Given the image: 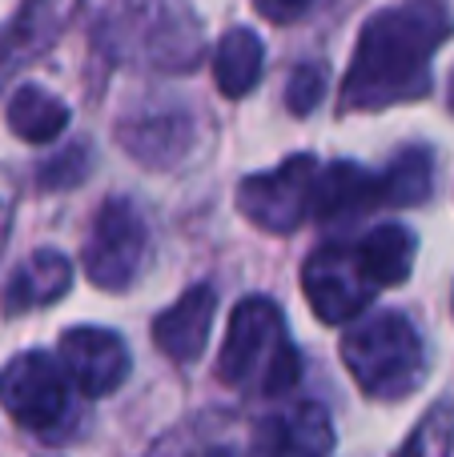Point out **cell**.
Here are the masks:
<instances>
[{
	"instance_id": "17",
	"label": "cell",
	"mask_w": 454,
	"mask_h": 457,
	"mask_svg": "<svg viewBox=\"0 0 454 457\" xmlns=\"http://www.w3.org/2000/svg\"><path fill=\"white\" fill-rule=\"evenodd\" d=\"M265 69V45L254 29L246 24H233L222 40H217V53H214V80L225 96H246L254 93V85L262 80Z\"/></svg>"
},
{
	"instance_id": "20",
	"label": "cell",
	"mask_w": 454,
	"mask_h": 457,
	"mask_svg": "<svg viewBox=\"0 0 454 457\" xmlns=\"http://www.w3.org/2000/svg\"><path fill=\"white\" fill-rule=\"evenodd\" d=\"M149 457H257V453H254V442L238 445L233 437H217L193 421V426H181L177 434L161 437Z\"/></svg>"
},
{
	"instance_id": "13",
	"label": "cell",
	"mask_w": 454,
	"mask_h": 457,
	"mask_svg": "<svg viewBox=\"0 0 454 457\" xmlns=\"http://www.w3.org/2000/svg\"><path fill=\"white\" fill-rule=\"evenodd\" d=\"M72 12H77L72 4H48V0L16 8V16L0 29V88H4V80H13L21 72L24 61L53 48V40L72 21Z\"/></svg>"
},
{
	"instance_id": "14",
	"label": "cell",
	"mask_w": 454,
	"mask_h": 457,
	"mask_svg": "<svg viewBox=\"0 0 454 457\" xmlns=\"http://www.w3.org/2000/svg\"><path fill=\"white\" fill-rule=\"evenodd\" d=\"M72 285V261L61 249H37L13 269V277L4 281V297L0 309L8 317L32 313V309H45L53 301H61Z\"/></svg>"
},
{
	"instance_id": "15",
	"label": "cell",
	"mask_w": 454,
	"mask_h": 457,
	"mask_svg": "<svg viewBox=\"0 0 454 457\" xmlns=\"http://www.w3.org/2000/svg\"><path fill=\"white\" fill-rule=\"evenodd\" d=\"M374 205H383V189H378L374 173L350 165V161H334V165L318 169L310 217H318V221H350V217H366Z\"/></svg>"
},
{
	"instance_id": "16",
	"label": "cell",
	"mask_w": 454,
	"mask_h": 457,
	"mask_svg": "<svg viewBox=\"0 0 454 457\" xmlns=\"http://www.w3.org/2000/svg\"><path fill=\"white\" fill-rule=\"evenodd\" d=\"M358 249V265L366 273V281L374 289H386V285H402L415 269V253H418V237L410 233L407 225H378L362 237Z\"/></svg>"
},
{
	"instance_id": "9",
	"label": "cell",
	"mask_w": 454,
	"mask_h": 457,
	"mask_svg": "<svg viewBox=\"0 0 454 457\" xmlns=\"http://www.w3.org/2000/svg\"><path fill=\"white\" fill-rule=\"evenodd\" d=\"M193 141H198V125L185 109H157V112H137L117 125V145L137 157L145 169H173L189 157Z\"/></svg>"
},
{
	"instance_id": "2",
	"label": "cell",
	"mask_w": 454,
	"mask_h": 457,
	"mask_svg": "<svg viewBox=\"0 0 454 457\" xmlns=\"http://www.w3.org/2000/svg\"><path fill=\"white\" fill-rule=\"evenodd\" d=\"M302 357L286 333V317L270 297H246L230 313L222 353H217V378L241 394L282 397L298 386Z\"/></svg>"
},
{
	"instance_id": "10",
	"label": "cell",
	"mask_w": 454,
	"mask_h": 457,
	"mask_svg": "<svg viewBox=\"0 0 454 457\" xmlns=\"http://www.w3.org/2000/svg\"><path fill=\"white\" fill-rule=\"evenodd\" d=\"M257 457H326L334 450V426L318 402H302L290 413L262 418L249 429Z\"/></svg>"
},
{
	"instance_id": "7",
	"label": "cell",
	"mask_w": 454,
	"mask_h": 457,
	"mask_svg": "<svg viewBox=\"0 0 454 457\" xmlns=\"http://www.w3.org/2000/svg\"><path fill=\"white\" fill-rule=\"evenodd\" d=\"M0 405L24 429H48L53 421H61L69 405V386L56 357H48L45 349L16 353L0 373Z\"/></svg>"
},
{
	"instance_id": "8",
	"label": "cell",
	"mask_w": 454,
	"mask_h": 457,
	"mask_svg": "<svg viewBox=\"0 0 454 457\" xmlns=\"http://www.w3.org/2000/svg\"><path fill=\"white\" fill-rule=\"evenodd\" d=\"M56 365L85 397H109L125 386L133 357L113 329L77 325V329H64L56 341Z\"/></svg>"
},
{
	"instance_id": "27",
	"label": "cell",
	"mask_w": 454,
	"mask_h": 457,
	"mask_svg": "<svg viewBox=\"0 0 454 457\" xmlns=\"http://www.w3.org/2000/svg\"><path fill=\"white\" fill-rule=\"evenodd\" d=\"M450 309H454V297H450Z\"/></svg>"
},
{
	"instance_id": "23",
	"label": "cell",
	"mask_w": 454,
	"mask_h": 457,
	"mask_svg": "<svg viewBox=\"0 0 454 457\" xmlns=\"http://www.w3.org/2000/svg\"><path fill=\"white\" fill-rule=\"evenodd\" d=\"M322 96H326V69H322L318 61L298 64V69L290 72V85H286L290 112H298V117H310V112L318 109Z\"/></svg>"
},
{
	"instance_id": "6",
	"label": "cell",
	"mask_w": 454,
	"mask_h": 457,
	"mask_svg": "<svg viewBox=\"0 0 454 457\" xmlns=\"http://www.w3.org/2000/svg\"><path fill=\"white\" fill-rule=\"evenodd\" d=\"M302 289L310 301L314 317L322 325H346L358 321V313L374 301V285L366 281L358 265V249L346 241H330L314 249L302 265Z\"/></svg>"
},
{
	"instance_id": "25",
	"label": "cell",
	"mask_w": 454,
	"mask_h": 457,
	"mask_svg": "<svg viewBox=\"0 0 454 457\" xmlns=\"http://www.w3.org/2000/svg\"><path fill=\"white\" fill-rule=\"evenodd\" d=\"M257 12H262L265 21H273V24H286V21H298V16L310 12V4H306V0H298V4H273V0H257Z\"/></svg>"
},
{
	"instance_id": "22",
	"label": "cell",
	"mask_w": 454,
	"mask_h": 457,
	"mask_svg": "<svg viewBox=\"0 0 454 457\" xmlns=\"http://www.w3.org/2000/svg\"><path fill=\"white\" fill-rule=\"evenodd\" d=\"M88 173H93V149L88 145H69L53 161H45V169L37 173V185L40 189H72Z\"/></svg>"
},
{
	"instance_id": "4",
	"label": "cell",
	"mask_w": 454,
	"mask_h": 457,
	"mask_svg": "<svg viewBox=\"0 0 454 457\" xmlns=\"http://www.w3.org/2000/svg\"><path fill=\"white\" fill-rule=\"evenodd\" d=\"M145 257H149V221L141 205L129 197H109L93 217V228L85 237V277L97 289L121 293L141 277Z\"/></svg>"
},
{
	"instance_id": "3",
	"label": "cell",
	"mask_w": 454,
	"mask_h": 457,
	"mask_svg": "<svg viewBox=\"0 0 454 457\" xmlns=\"http://www.w3.org/2000/svg\"><path fill=\"white\" fill-rule=\"evenodd\" d=\"M342 365L370 402H407L426 378V345L407 313L383 309L346 329Z\"/></svg>"
},
{
	"instance_id": "1",
	"label": "cell",
	"mask_w": 454,
	"mask_h": 457,
	"mask_svg": "<svg viewBox=\"0 0 454 457\" xmlns=\"http://www.w3.org/2000/svg\"><path fill=\"white\" fill-rule=\"evenodd\" d=\"M450 29V12L431 0L378 8L358 32L354 64L342 85V104L350 112H378L386 104L426 96L431 56L442 48Z\"/></svg>"
},
{
	"instance_id": "24",
	"label": "cell",
	"mask_w": 454,
	"mask_h": 457,
	"mask_svg": "<svg viewBox=\"0 0 454 457\" xmlns=\"http://www.w3.org/2000/svg\"><path fill=\"white\" fill-rule=\"evenodd\" d=\"M13 213H16V181L8 173H0V253H4V245H8Z\"/></svg>"
},
{
	"instance_id": "11",
	"label": "cell",
	"mask_w": 454,
	"mask_h": 457,
	"mask_svg": "<svg viewBox=\"0 0 454 457\" xmlns=\"http://www.w3.org/2000/svg\"><path fill=\"white\" fill-rule=\"evenodd\" d=\"M129 24L145 37V61L153 69L185 72L201 56V21L189 8H125Z\"/></svg>"
},
{
	"instance_id": "21",
	"label": "cell",
	"mask_w": 454,
	"mask_h": 457,
	"mask_svg": "<svg viewBox=\"0 0 454 457\" xmlns=\"http://www.w3.org/2000/svg\"><path fill=\"white\" fill-rule=\"evenodd\" d=\"M450 450H454V405L439 402L410 429L399 457H450Z\"/></svg>"
},
{
	"instance_id": "26",
	"label": "cell",
	"mask_w": 454,
	"mask_h": 457,
	"mask_svg": "<svg viewBox=\"0 0 454 457\" xmlns=\"http://www.w3.org/2000/svg\"><path fill=\"white\" fill-rule=\"evenodd\" d=\"M447 104H450V112H454V77H450V96H447Z\"/></svg>"
},
{
	"instance_id": "18",
	"label": "cell",
	"mask_w": 454,
	"mask_h": 457,
	"mask_svg": "<svg viewBox=\"0 0 454 457\" xmlns=\"http://www.w3.org/2000/svg\"><path fill=\"white\" fill-rule=\"evenodd\" d=\"M4 117H8V129L24 145H45V141H56L69 129V104L40 85H21L8 96Z\"/></svg>"
},
{
	"instance_id": "12",
	"label": "cell",
	"mask_w": 454,
	"mask_h": 457,
	"mask_svg": "<svg viewBox=\"0 0 454 457\" xmlns=\"http://www.w3.org/2000/svg\"><path fill=\"white\" fill-rule=\"evenodd\" d=\"M214 317H217V293L209 285H193L165 313H157V321H153V345L165 357H173L177 365L198 361L209 341V329H214Z\"/></svg>"
},
{
	"instance_id": "19",
	"label": "cell",
	"mask_w": 454,
	"mask_h": 457,
	"mask_svg": "<svg viewBox=\"0 0 454 457\" xmlns=\"http://www.w3.org/2000/svg\"><path fill=\"white\" fill-rule=\"evenodd\" d=\"M378 189H383V201L391 205H423L434 189V157L423 145H410V149H399L383 177H378Z\"/></svg>"
},
{
	"instance_id": "5",
	"label": "cell",
	"mask_w": 454,
	"mask_h": 457,
	"mask_svg": "<svg viewBox=\"0 0 454 457\" xmlns=\"http://www.w3.org/2000/svg\"><path fill=\"white\" fill-rule=\"evenodd\" d=\"M318 161L310 153L282 161L270 173H254L238 185V213L265 233H294L306 225L314 209V185H318Z\"/></svg>"
}]
</instances>
